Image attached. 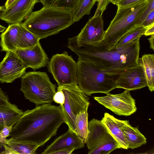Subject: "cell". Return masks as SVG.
I'll return each instance as SVG.
<instances>
[{"label":"cell","instance_id":"33","mask_svg":"<svg viewBox=\"0 0 154 154\" xmlns=\"http://www.w3.org/2000/svg\"><path fill=\"white\" fill-rule=\"evenodd\" d=\"M8 96L0 88V107L10 105Z\"/></svg>","mask_w":154,"mask_h":154},{"label":"cell","instance_id":"38","mask_svg":"<svg viewBox=\"0 0 154 154\" xmlns=\"http://www.w3.org/2000/svg\"><path fill=\"white\" fill-rule=\"evenodd\" d=\"M17 0H7L5 5L6 8H7Z\"/></svg>","mask_w":154,"mask_h":154},{"label":"cell","instance_id":"30","mask_svg":"<svg viewBox=\"0 0 154 154\" xmlns=\"http://www.w3.org/2000/svg\"><path fill=\"white\" fill-rule=\"evenodd\" d=\"M95 2H98L97 7L94 16L100 14L102 15L106 7L109 3V0H94Z\"/></svg>","mask_w":154,"mask_h":154},{"label":"cell","instance_id":"18","mask_svg":"<svg viewBox=\"0 0 154 154\" xmlns=\"http://www.w3.org/2000/svg\"><path fill=\"white\" fill-rule=\"evenodd\" d=\"M101 121L105 125L120 148L127 149L128 145L122 131L120 128L119 120L105 112Z\"/></svg>","mask_w":154,"mask_h":154},{"label":"cell","instance_id":"27","mask_svg":"<svg viewBox=\"0 0 154 154\" xmlns=\"http://www.w3.org/2000/svg\"><path fill=\"white\" fill-rule=\"evenodd\" d=\"M95 3L94 0H80L77 8L72 11L74 22L79 21L85 15H90Z\"/></svg>","mask_w":154,"mask_h":154},{"label":"cell","instance_id":"6","mask_svg":"<svg viewBox=\"0 0 154 154\" xmlns=\"http://www.w3.org/2000/svg\"><path fill=\"white\" fill-rule=\"evenodd\" d=\"M20 89L26 99L36 106L51 103L56 92V85L50 81L45 72H25L21 77Z\"/></svg>","mask_w":154,"mask_h":154},{"label":"cell","instance_id":"40","mask_svg":"<svg viewBox=\"0 0 154 154\" xmlns=\"http://www.w3.org/2000/svg\"><path fill=\"white\" fill-rule=\"evenodd\" d=\"M121 0H109V3H111L112 4L117 5L119 2Z\"/></svg>","mask_w":154,"mask_h":154},{"label":"cell","instance_id":"17","mask_svg":"<svg viewBox=\"0 0 154 154\" xmlns=\"http://www.w3.org/2000/svg\"><path fill=\"white\" fill-rule=\"evenodd\" d=\"M120 128L123 131L128 148L132 149L140 147L146 143V139L138 127L131 125L128 120H119Z\"/></svg>","mask_w":154,"mask_h":154},{"label":"cell","instance_id":"37","mask_svg":"<svg viewBox=\"0 0 154 154\" xmlns=\"http://www.w3.org/2000/svg\"><path fill=\"white\" fill-rule=\"evenodd\" d=\"M149 41L150 45V48L152 49L153 50H154V34L152 35H151L150 37L148 39Z\"/></svg>","mask_w":154,"mask_h":154},{"label":"cell","instance_id":"20","mask_svg":"<svg viewBox=\"0 0 154 154\" xmlns=\"http://www.w3.org/2000/svg\"><path fill=\"white\" fill-rule=\"evenodd\" d=\"M21 109L12 103L10 105L0 107V131L4 125L6 124L10 126L18 120L23 113Z\"/></svg>","mask_w":154,"mask_h":154},{"label":"cell","instance_id":"39","mask_svg":"<svg viewBox=\"0 0 154 154\" xmlns=\"http://www.w3.org/2000/svg\"><path fill=\"white\" fill-rule=\"evenodd\" d=\"M6 9V8L5 6H0V19H1L2 16L5 12Z\"/></svg>","mask_w":154,"mask_h":154},{"label":"cell","instance_id":"26","mask_svg":"<svg viewBox=\"0 0 154 154\" xmlns=\"http://www.w3.org/2000/svg\"><path fill=\"white\" fill-rule=\"evenodd\" d=\"M44 6L75 10L80 0H38Z\"/></svg>","mask_w":154,"mask_h":154},{"label":"cell","instance_id":"4","mask_svg":"<svg viewBox=\"0 0 154 154\" xmlns=\"http://www.w3.org/2000/svg\"><path fill=\"white\" fill-rule=\"evenodd\" d=\"M147 2L145 0L125 7H117L116 15L105 31L103 39L98 43L109 50L114 48L122 37L136 26V20L145 10Z\"/></svg>","mask_w":154,"mask_h":154},{"label":"cell","instance_id":"7","mask_svg":"<svg viewBox=\"0 0 154 154\" xmlns=\"http://www.w3.org/2000/svg\"><path fill=\"white\" fill-rule=\"evenodd\" d=\"M62 91L65 97L63 105L59 106L69 129L75 132V119L80 112L88 109L89 98L77 85H65L57 88Z\"/></svg>","mask_w":154,"mask_h":154},{"label":"cell","instance_id":"2","mask_svg":"<svg viewBox=\"0 0 154 154\" xmlns=\"http://www.w3.org/2000/svg\"><path fill=\"white\" fill-rule=\"evenodd\" d=\"M64 122L59 106L50 103L36 106L23 112L13 125L9 137L40 147L56 135Z\"/></svg>","mask_w":154,"mask_h":154},{"label":"cell","instance_id":"5","mask_svg":"<svg viewBox=\"0 0 154 154\" xmlns=\"http://www.w3.org/2000/svg\"><path fill=\"white\" fill-rule=\"evenodd\" d=\"M77 63L78 84L87 96L98 93L106 94L116 88L113 76L106 74L91 63L78 59Z\"/></svg>","mask_w":154,"mask_h":154},{"label":"cell","instance_id":"14","mask_svg":"<svg viewBox=\"0 0 154 154\" xmlns=\"http://www.w3.org/2000/svg\"><path fill=\"white\" fill-rule=\"evenodd\" d=\"M27 68L35 70L48 64L49 59L40 42L34 46L27 48H17L13 51Z\"/></svg>","mask_w":154,"mask_h":154},{"label":"cell","instance_id":"21","mask_svg":"<svg viewBox=\"0 0 154 154\" xmlns=\"http://www.w3.org/2000/svg\"><path fill=\"white\" fill-rule=\"evenodd\" d=\"M138 63L143 68L147 86L151 92L154 90V54H145L139 58Z\"/></svg>","mask_w":154,"mask_h":154},{"label":"cell","instance_id":"19","mask_svg":"<svg viewBox=\"0 0 154 154\" xmlns=\"http://www.w3.org/2000/svg\"><path fill=\"white\" fill-rule=\"evenodd\" d=\"M19 24H9L7 28L0 35L2 51L13 52L17 48Z\"/></svg>","mask_w":154,"mask_h":154},{"label":"cell","instance_id":"28","mask_svg":"<svg viewBox=\"0 0 154 154\" xmlns=\"http://www.w3.org/2000/svg\"><path fill=\"white\" fill-rule=\"evenodd\" d=\"M153 10H154V0H147L146 7L143 12L137 20L136 25H140Z\"/></svg>","mask_w":154,"mask_h":154},{"label":"cell","instance_id":"23","mask_svg":"<svg viewBox=\"0 0 154 154\" xmlns=\"http://www.w3.org/2000/svg\"><path fill=\"white\" fill-rule=\"evenodd\" d=\"M88 109H86L79 112L75 119V132L84 144L88 133Z\"/></svg>","mask_w":154,"mask_h":154},{"label":"cell","instance_id":"34","mask_svg":"<svg viewBox=\"0 0 154 154\" xmlns=\"http://www.w3.org/2000/svg\"><path fill=\"white\" fill-rule=\"evenodd\" d=\"M145 0H121L117 5L118 7H124Z\"/></svg>","mask_w":154,"mask_h":154},{"label":"cell","instance_id":"8","mask_svg":"<svg viewBox=\"0 0 154 154\" xmlns=\"http://www.w3.org/2000/svg\"><path fill=\"white\" fill-rule=\"evenodd\" d=\"M85 143L88 154H108L120 148L101 120L93 119L88 122V133Z\"/></svg>","mask_w":154,"mask_h":154},{"label":"cell","instance_id":"35","mask_svg":"<svg viewBox=\"0 0 154 154\" xmlns=\"http://www.w3.org/2000/svg\"><path fill=\"white\" fill-rule=\"evenodd\" d=\"M75 149L74 148L64 149L53 153V154H70Z\"/></svg>","mask_w":154,"mask_h":154},{"label":"cell","instance_id":"13","mask_svg":"<svg viewBox=\"0 0 154 154\" xmlns=\"http://www.w3.org/2000/svg\"><path fill=\"white\" fill-rule=\"evenodd\" d=\"M104 33L103 20L99 14L90 18L75 38L79 45L94 43L101 41Z\"/></svg>","mask_w":154,"mask_h":154},{"label":"cell","instance_id":"11","mask_svg":"<svg viewBox=\"0 0 154 154\" xmlns=\"http://www.w3.org/2000/svg\"><path fill=\"white\" fill-rule=\"evenodd\" d=\"M26 69L22 61L14 52L6 51L5 57L0 62V82H12L21 77Z\"/></svg>","mask_w":154,"mask_h":154},{"label":"cell","instance_id":"16","mask_svg":"<svg viewBox=\"0 0 154 154\" xmlns=\"http://www.w3.org/2000/svg\"><path fill=\"white\" fill-rule=\"evenodd\" d=\"M84 144L75 132L68 129L66 132L55 139L41 153L53 154L58 150L70 148L80 149L84 146Z\"/></svg>","mask_w":154,"mask_h":154},{"label":"cell","instance_id":"31","mask_svg":"<svg viewBox=\"0 0 154 154\" xmlns=\"http://www.w3.org/2000/svg\"><path fill=\"white\" fill-rule=\"evenodd\" d=\"M57 90L53 97V101L60 105H63L65 100L64 94L61 90L57 88Z\"/></svg>","mask_w":154,"mask_h":154},{"label":"cell","instance_id":"15","mask_svg":"<svg viewBox=\"0 0 154 154\" xmlns=\"http://www.w3.org/2000/svg\"><path fill=\"white\" fill-rule=\"evenodd\" d=\"M38 0H17L6 10L1 19L9 24L19 23L32 12Z\"/></svg>","mask_w":154,"mask_h":154},{"label":"cell","instance_id":"36","mask_svg":"<svg viewBox=\"0 0 154 154\" xmlns=\"http://www.w3.org/2000/svg\"><path fill=\"white\" fill-rule=\"evenodd\" d=\"M154 34V24L147 27L143 35L148 36Z\"/></svg>","mask_w":154,"mask_h":154},{"label":"cell","instance_id":"32","mask_svg":"<svg viewBox=\"0 0 154 154\" xmlns=\"http://www.w3.org/2000/svg\"><path fill=\"white\" fill-rule=\"evenodd\" d=\"M154 24V10H152L140 24L146 27Z\"/></svg>","mask_w":154,"mask_h":154},{"label":"cell","instance_id":"12","mask_svg":"<svg viewBox=\"0 0 154 154\" xmlns=\"http://www.w3.org/2000/svg\"><path fill=\"white\" fill-rule=\"evenodd\" d=\"M115 79L116 88L134 91L147 86L142 67L139 64L126 69Z\"/></svg>","mask_w":154,"mask_h":154},{"label":"cell","instance_id":"1","mask_svg":"<svg viewBox=\"0 0 154 154\" xmlns=\"http://www.w3.org/2000/svg\"><path fill=\"white\" fill-rule=\"evenodd\" d=\"M140 39L109 50L98 43L79 45L75 36L68 39L67 46L78 56V59L91 63L113 76L119 75L126 69L138 64Z\"/></svg>","mask_w":154,"mask_h":154},{"label":"cell","instance_id":"42","mask_svg":"<svg viewBox=\"0 0 154 154\" xmlns=\"http://www.w3.org/2000/svg\"></svg>","mask_w":154,"mask_h":154},{"label":"cell","instance_id":"25","mask_svg":"<svg viewBox=\"0 0 154 154\" xmlns=\"http://www.w3.org/2000/svg\"><path fill=\"white\" fill-rule=\"evenodd\" d=\"M147 28L140 25L134 26L127 32L117 42L114 48L122 47L140 38L143 35Z\"/></svg>","mask_w":154,"mask_h":154},{"label":"cell","instance_id":"3","mask_svg":"<svg viewBox=\"0 0 154 154\" xmlns=\"http://www.w3.org/2000/svg\"><path fill=\"white\" fill-rule=\"evenodd\" d=\"M74 23L72 10L43 6L32 12L22 24L40 40L57 34Z\"/></svg>","mask_w":154,"mask_h":154},{"label":"cell","instance_id":"10","mask_svg":"<svg viewBox=\"0 0 154 154\" xmlns=\"http://www.w3.org/2000/svg\"><path fill=\"white\" fill-rule=\"evenodd\" d=\"M130 91L125 90L117 94H106L105 96L95 97L94 99L99 103L119 116H128L137 111L135 100Z\"/></svg>","mask_w":154,"mask_h":154},{"label":"cell","instance_id":"24","mask_svg":"<svg viewBox=\"0 0 154 154\" xmlns=\"http://www.w3.org/2000/svg\"><path fill=\"white\" fill-rule=\"evenodd\" d=\"M7 145L14 154H35L38 146L10 138L7 139Z\"/></svg>","mask_w":154,"mask_h":154},{"label":"cell","instance_id":"9","mask_svg":"<svg viewBox=\"0 0 154 154\" xmlns=\"http://www.w3.org/2000/svg\"><path fill=\"white\" fill-rule=\"evenodd\" d=\"M48 69L58 86L78 85L77 62L67 52L53 56L48 63Z\"/></svg>","mask_w":154,"mask_h":154},{"label":"cell","instance_id":"22","mask_svg":"<svg viewBox=\"0 0 154 154\" xmlns=\"http://www.w3.org/2000/svg\"><path fill=\"white\" fill-rule=\"evenodd\" d=\"M39 40L37 37L23 25L22 23H20L17 48H30L38 44L39 42Z\"/></svg>","mask_w":154,"mask_h":154},{"label":"cell","instance_id":"29","mask_svg":"<svg viewBox=\"0 0 154 154\" xmlns=\"http://www.w3.org/2000/svg\"><path fill=\"white\" fill-rule=\"evenodd\" d=\"M14 124L8 126L5 124L3 128L0 131V148L2 149V146L7 145V137H9L12 127Z\"/></svg>","mask_w":154,"mask_h":154},{"label":"cell","instance_id":"41","mask_svg":"<svg viewBox=\"0 0 154 154\" xmlns=\"http://www.w3.org/2000/svg\"><path fill=\"white\" fill-rule=\"evenodd\" d=\"M6 29V28L0 25V32H3Z\"/></svg>","mask_w":154,"mask_h":154}]
</instances>
